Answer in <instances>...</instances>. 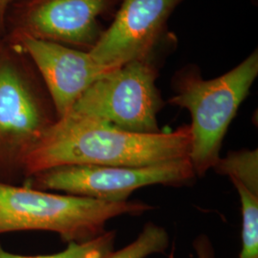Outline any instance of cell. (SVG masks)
Wrapping results in <instances>:
<instances>
[{
  "label": "cell",
  "instance_id": "cell-1",
  "mask_svg": "<svg viewBox=\"0 0 258 258\" xmlns=\"http://www.w3.org/2000/svg\"><path fill=\"white\" fill-rule=\"evenodd\" d=\"M190 144L189 125L139 134L69 111L45 129L21 164L30 176L71 165L154 166L189 158Z\"/></svg>",
  "mask_w": 258,
  "mask_h": 258
},
{
  "label": "cell",
  "instance_id": "cell-2",
  "mask_svg": "<svg viewBox=\"0 0 258 258\" xmlns=\"http://www.w3.org/2000/svg\"><path fill=\"white\" fill-rule=\"evenodd\" d=\"M257 75V51L216 79L204 80L194 66L175 75L169 103L190 113L189 161L196 176L205 175L220 159L225 135Z\"/></svg>",
  "mask_w": 258,
  "mask_h": 258
},
{
  "label": "cell",
  "instance_id": "cell-3",
  "mask_svg": "<svg viewBox=\"0 0 258 258\" xmlns=\"http://www.w3.org/2000/svg\"><path fill=\"white\" fill-rule=\"evenodd\" d=\"M150 209L137 201L106 202L0 182V234L51 231L67 243H82L102 234L114 217L140 215Z\"/></svg>",
  "mask_w": 258,
  "mask_h": 258
},
{
  "label": "cell",
  "instance_id": "cell-4",
  "mask_svg": "<svg viewBox=\"0 0 258 258\" xmlns=\"http://www.w3.org/2000/svg\"><path fill=\"white\" fill-rule=\"evenodd\" d=\"M151 53L103 76L69 111L127 132H161L157 115L164 102L157 88L158 69Z\"/></svg>",
  "mask_w": 258,
  "mask_h": 258
},
{
  "label": "cell",
  "instance_id": "cell-5",
  "mask_svg": "<svg viewBox=\"0 0 258 258\" xmlns=\"http://www.w3.org/2000/svg\"><path fill=\"white\" fill-rule=\"evenodd\" d=\"M195 177L189 158H186L141 167L56 166L31 176L27 185L106 202H124L141 187L153 184L179 186L192 183Z\"/></svg>",
  "mask_w": 258,
  "mask_h": 258
},
{
  "label": "cell",
  "instance_id": "cell-6",
  "mask_svg": "<svg viewBox=\"0 0 258 258\" xmlns=\"http://www.w3.org/2000/svg\"><path fill=\"white\" fill-rule=\"evenodd\" d=\"M183 0H120L109 28L88 53L100 64L115 70L151 53L166 21Z\"/></svg>",
  "mask_w": 258,
  "mask_h": 258
},
{
  "label": "cell",
  "instance_id": "cell-7",
  "mask_svg": "<svg viewBox=\"0 0 258 258\" xmlns=\"http://www.w3.org/2000/svg\"><path fill=\"white\" fill-rule=\"evenodd\" d=\"M23 46L42 76L55 106L62 117L93 83L113 71L87 52L49 40L25 36Z\"/></svg>",
  "mask_w": 258,
  "mask_h": 258
},
{
  "label": "cell",
  "instance_id": "cell-8",
  "mask_svg": "<svg viewBox=\"0 0 258 258\" xmlns=\"http://www.w3.org/2000/svg\"><path fill=\"white\" fill-rule=\"evenodd\" d=\"M120 3V0H35L25 18L26 36L90 51L103 32L99 18Z\"/></svg>",
  "mask_w": 258,
  "mask_h": 258
},
{
  "label": "cell",
  "instance_id": "cell-9",
  "mask_svg": "<svg viewBox=\"0 0 258 258\" xmlns=\"http://www.w3.org/2000/svg\"><path fill=\"white\" fill-rule=\"evenodd\" d=\"M52 122L19 72L0 65V160L21 163Z\"/></svg>",
  "mask_w": 258,
  "mask_h": 258
},
{
  "label": "cell",
  "instance_id": "cell-10",
  "mask_svg": "<svg viewBox=\"0 0 258 258\" xmlns=\"http://www.w3.org/2000/svg\"><path fill=\"white\" fill-rule=\"evenodd\" d=\"M239 194L242 211V249L238 258H258V190L231 180Z\"/></svg>",
  "mask_w": 258,
  "mask_h": 258
},
{
  "label": "cell",
  "instance_id": "cell-11",
  "mask_svg": "<svg viewBox=\"0 0 258 258\" xmlns=\"http://www.w3.org/2000/svg\"><path fill=\"white\" fill-rule=\"evenodd\" d=\"M213 169L231 180L239 181L249 188L258 190V151L240 150L230 152L218 160Z\"/></svg>",
  "mask_w": 258,
  "mask_h": 258
},
{
  "label": "cell",
  "instance_id": "cell-12",
  "mask_svg": "<svg viewBox=\"0 0 258 258\" xmlns=\"http://www.w3.org/2000/svg\"><path fill=\"white\" fill-rule=\"evenodd\" d=\"M116 231H104L94 239L82 243L71 242L68 247L57 253L25 256L9 252L0 245V258H104L114 250Z\"/></svg>",
  "mask_w": 258,
  "mask_h": 258
},
{
  "label": "cell",
  "instance_id": "cell-13",
  "mask_svg": "<svg viewBox=\"0 0 258 258\" xmlns=\"http://www.w3.org/2000/svg\"><path fill=\"white\" fill-rule=\"evenodd\" d=\"M169 245L166 230L149 222L136 240L126 247L112 251L104 258H146L155 253L164 252Z\"/></svg>",
  "mask_w": 258,
  "mask_h": 258
},
{
  "label": "cell",
  "instance_id": "cell-14",
  "mask_svg": "<svg viewBox=\"0 0 258 258\" xmlns=\"http://www.w3.org/2000/svg\"><path fill=\"white\" fill-rule=\"evenodd\" d=\"M194 247L198 258H214V249L208 236H198L194 240Z\"/></svg>",
  "mask_w": 258,
  "mask_h": 258
},
{
  "label": "cell",
  "instance_id": "cell-15",
  "mask_svg": "<svg viewBox=\"0 0 258 258\" xmlns=\"http://www.w3.org/2000/svg\"><path fill=\"white\" fill-rule=\"evenodd\" d=\"M14 0H0V28L4 24V19L7 13V10L9 8L10 4Z\"/></svg>",
  "mask_w": 258,
  "mask_h": 258
}]
</instances>
